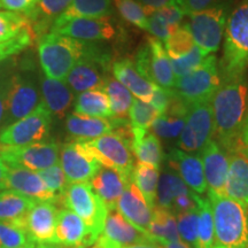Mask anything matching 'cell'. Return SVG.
I'll return each mask as SVG.
<instances>
[{"mask_svg": "<svg viewBox=\"0 0 248 248\" xmlns=\"http://www.w3.org/2000/svg\"><path fill=\"white\" fill-rule=\"evenodd\" d=\"M159 116V111L152 106L151 102L133 99L129 111V120L132 128L148 130Z\"/></svg>", "mask_w": 248, "mask_h": 248, "instance_id": "60d3db41", "label": "cell"}, {"mask_svg": "<svg viewBox=\"0 0 248 248\" xmlns=\"http://www.w3.org/2000/svg\"><path fill=\"white\" fill-rule=\"evenodd\" d=\"M161 248H192L181 239L177 241H171V243H157Z\"/></svg>", "mask_w": 248, "mask_h": 248, "instance_id": "680465c9", "label": "cell"}, {"mask_svg": "<svg viewBox=\"0 0 248 248\" xmlns=\"http://www.w3.org/2000/svg\"><path fill=\"white\" fill-rule=\"evenodd\" d=\"M123 248H161L156 243H141V244H136L131 245V246L123 247Z\"/></svg>", "mask_w": 248, "mask_h": 248, "instance_id": "94428289", "label": "cell"}, {"mask_svg": "<svg viewBox=\"0 0 248 248\" xmlns=\"http://www.w3.org/2000/svg\"><path fill=\"white\" fill-rule=\"evenodd\" d=\"M247 210V223H248V209H246Z\"/></svg>", "mask_w": 248, "mask_h": 248, "instance_id": "03108f58", "label": "cell"}, {"mask_svg": "<svg viewBox=\"0 0 248 248\" xmlns=\"http://www.w3.org/2000/svg\"><path fill=\"white\" fill-rule=\"evenodd\" d=\"M207 193L214 222V247L248 248L246 208L226 195Z\"/></svg>", "mask_w": 248, "mask_h": 248, "instance_id": "277c9868", "label": "cell"}, {"mask_svg": "<svg viewBox=\"0 0 248 248\" xmlns=\"http://www.w3.org/2000/svg\"><path fill=\"white\" fill-rule=\"evenodd\" d=\"M77 140L91 152V154L101 167L115 170L126 181H131L133 171V153L131 147L132 128L128 122L117 126L111 131L100 137L90 140Z\"/></svg>", "mask_w": 248, "mask_h": 248, "instance_id": "5b68a950", "label": "cell"}, {"mask_svg": "<svg viewBox=\"0 0 248 248\" xmlns=\"http://www.w3.org/2000/svg\"><path fill=\"white\" fill-rule=\"evenodd\" d=\"M52 125V114L44 102L27 116L9 124L0 131L1 146H26L44 141Z\"/></svg>", "mask_w": 248, "mask_h": 248, "instance_id": "9c48e42d", "label": "cell"}, {"mask_svg": "<svg viewBox=\"0 0 248 248\" xmlns=\"http://www.w3.org/2000/svg\"><path fill=\"white\" fill-rule=\"evenodd\" d=\"M74 113L97 119L111 120L109 99L104 89L79 93L74 104Z\"/></svg>", "mask_w": 248, "mask_h": 248, "instance_id": "4dcf8cb0", "label": "cell"}, {"mask_svg": "<svg viewBox=\"0 0 248 248\" xmlns=\"http://www.w3.org/2000/svg\"><path fill=\"white\" fill-rule=\"evenodd\" d=\"M150 241L155 243L150 235L142 233L114 210L108 213L102 233L94 244L99 248H123Z\"/></svg>", "mask_w": 248, "mask_h": 248, "instance_id": "2e32d148", "label": "cell"}, {"mask_svg": "<svg viewBox=\"0 0 248 248\" xmlns=\"http://www.w3.org/2000/svg\"><path fill=\"white\" fill-rule=\"evenodd\" d=\"M131 147L138 163L148 164L156 169L160 168L164 159V153L159 138L153 132L144 129L132 128Z\"/></svg>", "mask_w": 248, "mask_h": 248, "instance_id": "f1b7e54d", "label": "cell"}, {"mask_svg": "<svg viewBox=\"0 0 248 248\" xmlns=\"http://www.w3.org/2000/svg\"><path fill=\"white\" fill-rule=\"evenodd\" d=\"M195 201H197L198 213H199L195 248H214L215 235H214V222L209 200L203 199L200 195L195 194Z\"/></svg>", "mask_w": 248, "mask_h": 248, "instance_id": "74e56055", "label": "cell"}, {"mask_svg": "<svg viewBox=\"0 0 248 248\" xmlns=\"http://www.w3.org/2000/svg\"><path fill=\"white\" fill-rule=\"evenodd\" d=\"M111 14V0H73L52 26H57L73 18H98Z\"/></svg>", "mask_w": 248, "mask_h": 248, "instance_id": "f546056e", "label": "cell"}, {"mask_svg": "<svg viewBox=\"0 0 248 248\" xmlns=\"http://www.w3.org/2000/svg\"><path fill=\"white\" fill-rule=\"evenodd\" d=\"M38 0H0V8L26 15L28 17L37 5Z\"/></svg>", "mask_w": 248, "mask_h": 248, "instance_id": "f5cc1de1", "label": "cell"}, {"mask_svg": "<svg viewBox=\"0 0 248 248\" xmlns=\"http://www.w3.org/2000/svg\"><path fill=\"white\" fill-rule=\"evenodd\" d=\"M108 62L106 55L94 47L74 66L64 82L71 91L78 94L90 90L104 89L108 77Z\"/></svg>", "mask_w": 248, "mask_h": 248, "instance_id": "4fadbf2b", "label": "cell"}, {"mask_svg": "<svg viewBox=\"0 0 248 248\" xmlns=\"http://www.w3.org/2000/svg\"><path fill=\"white\" fill-rule=\"evenodd\" d=\"M33 40V30L28 31L17 38H15L11 42L2 43L0 44V62L11 59L14 55H16L26 49L28 46L31 45Z\"/></svg>", "mask_w": 248, "mask_h": 248, "instance_id": "7dc6e473", "label": "cell"}, {"mask_svg": "<svg viewBox=\"0 0 248 248\" xmlns=\"http://www.w3.org/2000/svg\"><path fill=\"white\" fill-rule=\"evenodd\" d=\"M113 2L124 20L140 29L148 30V18L136 0H113Z\"/></svg>", "mask_w": 248, "mask_h": 248, "instance_id": "ee69618b", "label": "cell"}, {"mask_svg": "<svg viewBox=\"0 0 248 248\" xmlns=\"http://www.w3.org/2000/svg\"><path fill=\"white\" fill-rule=\"evenodd\" d=\"M94 46L70 37L49 32L38 40V57L45 77L64 82L74 66Z\"/></svg>", "mask_w": 248, "mask_h": 248, "instance_id": "3957f363", "label": "cell"}, {"mask_svg": "<svg viewBox=\"0 0 248 248\" xmlns=\"http://www.w3.org/2000/svg\"><path fill=\"white\" fill-rule=\"evenodd\" d=\"M35 201L30 198L6 190L0 192V221L17 223L22 221Z\"/></svg>", "mask_w": 248, "mask_h": 248, "instance_id": "836d02e7", "label": "cell"}, {"mask_svg": "<svg viewBox=\"0 0 248 248\" xmlns=\"http://www.w3.org/2000/svg\"><path fill=\"white\" fill-rule=\"evenodd\" d=\"M38 175L43 179V182L45 183V185L47 186L48 190L59 198H61L67 186L69 185L60 163H57L47 169L42 170V171L38 172Z\"/></svg>", "mask_w": 248, "mask_h": 248, "instance_id": "bcb514c9", "label": "cell"}, {"mask_svg": "<svg viewBox=\"0 0 248 248\" xmlns=\"http://www.w3.org/2000/svg\"><path fill=\"white\" fill-rule=\"evenodd\" d=\"M159 178V169L144 163H137L131 175V182L140 192L152 210L156 206L155 201H156Z\"/></svg>", "mask_w": 248, "mask_h": 248, "instance_id": "e575fe53", "label": "cell"}, {"mask_svg": "<svg viewBox=\"0 0 248 248\" xmlns=\"http://www.w3.org/2000/svg\"><path fill=\"white\" fill-rule=\"evenodd\" d=\"M36 248H67L59 244H36Z\"/></svg>", "mask_w": 248, "mask_h": 248, "instance_id": "6125c7cd", "label": "cell"}, {"mask_svg": "<svg viewBox=\"0 0 248 248\" xmlns=\"http://www.w3.org/2000/svg\"><path fill=\"white\" fill-rule=\"evenodd\" d=\"M224 33L218 64L221 83L244 77L248 68V0H243L229 15Z\"/></svg>", "mask_w": 248, "mask_h": 248, "instance_id": "7a4b0ae2", "label": "cell"}, {"mask_svg": "<svg viewBox=\"0 0 248 248\" xmlns=\"http://www.w3.org/2000/svg\"><path fill=\"white\" fill-rule=\"evenodd\" d=\"M8 167L0 157V191L6 190V177H7Z\"/></svg>", "mask_w": 248, "mask_h": 248, "instance_id": "6f0895ef", "label": "cell"}, {"mask_svg": "<svg viewBox=\"0 0 248 248\" xmlns=\"http://www.w3.org/2000/svg\"><path fill=\"white\" fill-rule=\"evenodd\" d=\"M39 89L27 74H14L8 84L4 128L33 111L42 102ZM2 128V129H4Z\"/></svg>", "mask_w": 248, "mask_h": 248, "instance_id": "7c38bea8", "label": "cell"}, {"mask_svg": "<svg viewBox=\"0 0 248 248\" xmlns=\"http://www.w3.org/2000/svg\"><path fill=\"white\" fill-rule=\"evenodd\" d=\"M90 248H99V247L97 246V245H95V244H94V245H92V246H91V247H90Z\"/></svg>", "mask_w": 248, "mask_h": 248, "instance_id": "e7e4bbea", "label": "cell"}, {"mask_svg": "<svg viewBox=\"0 0 248 248\" xmlns=\"http://www.w3.org/2000/svg\"><path fill=\"white\" fill-rule=\"evenodd\" d=\"M200 159L202 161L207 192L224 195L229 172L228 153L215 139H212L200 151Z\"/></svg>", "mask_w": 248, "mask_h": 248, "instance_id": "ac0fdd59", "label": "cell"}, {"mask_svg": "<svg viewBox=\"0 0 248 248\" xmlns=\"http://www.w3.org/2000/svg\"><path fill=\"white\" fill-rule=\"evenodd\" d=\"M248 84L246 77L221 83L212 99L214 136L226 153L243 150L241 131L246 117Z\"/></svg>", "mask_w": 248, "mask_h": 248, "instance_id": "6da1fadb", "label": "cell"}, {"mask_svg": "<svg viewBox=\"0 0 248 248\" xmlns=\"http://www.w3.org/2000/svg\"><path fill=\"white\" fill-rule=\"evenodd\" d=\"M148 234L155 243H171L179 240L176 217L168 209L155 206L148 229Z\"/></svg>", "mask_w": 248, "mask_h": 248, "instance_id": "d6a6232c", "label": "cell"}, {"mask_svg": "<svg viewBox=\"0 0 248 248\" xmlns=\"http://www.w3.org/2000/svg\"><path fill=\"white\" fill-rule=\"evenodd\" d=\"M119 122L114 120L97 119L76 113L67 114L66 129L70 136L80 140H90L114 131Z\"/></svg>", "mask_w": 248, "mask_h": 248, "instance_id": "4316f807", "label": "cell"}, {"mask_svg": "<svg viewBox=\"0 0 248 248\" xmlns=\"http://www.w3.org/2000/svg\"><path fill=\"white\" fill-rule=\"evenodd\" d=\"M60 200L67 209L75 213L85 223L92 238L97 241L109 212L100 198L93 192L90 183L69 184Z\"/></svg>", "mask_w": 248, "mask_h": 248, "instance_id": "52a82bcc", "label": "cell"}, {"mask_svg": "<svg viewBox=\"0 0 248 248\" xmlns=\"http://www.w3.org/2000/svg\"><path fill=\"white\" fill-rule=\"evenodd\" d=\"M20 248H36V243H33V241H29V243L24 245V246L20 247Z\"/></svg>", "mask_w": 248, "mask_h": 248, "instance_id": "be15d7a7", "label": "cell"}, {"mask_svg": "<svg viewBox=\"0 0 248 248\" xmlns=\"http://www.w3.org/2000/svg\"><path fill=\"white\" fill-rule=\"evenodd\" d=\"M168 163L169 168L177 173L186 186L195 194L201 195L207 191L200 155L186 153L179 148H173L168 155Z\"/></svg>", "mask_w": 248, "mask_h": 248, "instance_id": "ffe728a7", "label": "cell"}, {"mask_svg": "<svg viewBox=\"0 0 248 248\" xmlns=\"http://www.w3.org/2000/svg\"><path fill=\"white\" fill-rule=\"evenodd\" d=\"M214 248H225V247H214Z\"/></svg>", "mask_w": 248, "mask_h": 248, "instance_id": "003e7915", "label": "cell"}, {"mask_svg": "<svg viewBox=\"0 0 248 248\" xmlns=\"http://www.w3.org/2000/svg\"><path fill=\"white\" fill-rule=\"evenodd\" d=\"M9 73H11V64H9L6 60L0 62V80L11 75Z\"/></svg>", "mask_w": 248, "mask_h": 248, "instance_id": "91938a15", "label": "cell"}, {"mask_svg": "<svg viewBox=\"0 0 248 248\" xmlns=\"http://www.w3.org/2000/svg\"><path fill=\"white\" fill-rule=\"evenodd\" d=\"M229 172L224 195L248 209V157L243 150L228 154Z\"/></svg>", "mask_w": 248, "mask_h": 248, "instance_id": "603a6c76", "label": "cell"}, {"mask_svg": "<svg viewBox=\"0 0 248 248\" xmlns=\"http://www.w3.org/2000/svg\"><path fill=\"white\" fill-rule=\"evenodd\" d=\"M31 30L32 24L26 15L0 11V44L11 42Z\"/></svg>", "mask_w": 248, "mask_h": 248, "instance_id": "f35d334b", "label": "cell"}, {"mask_svg": "<svg viewBox=\"0 0 248 248\" xmlns=\"http://www.w3.org/2000/svg\"><path fill=\"white\" fill-rule=\"evenodd\" d=\"M221 86L218 62L214 54L207 55L201 64L191 73L176 79L172 92L186 106L212 101Z\"/></svg>", "mask_w": 248, "mask_h": 248, "instance_id": "8992f818", "label": "cell"}, {"mask_svg": "<svg viewBox=\"0 0 248 248\" xmlns=\"http://www.w3.org/2000/svg\"><path fill=\"white\" fill-rule=\"evenodd\" d=\"M173 95H175V93L172 92V90H164L160 86L155 85L153 95H152L150 102L152 106L159 111L160 115H163L168 110Z\"/></svg>", "mask_w": 248, "mask_h": 248, "instance_id": "f907efd6", "label": "cell"}, {"mask_svg": "<svg viewBox=\"0 0 248 248\" xmlns=\"http://www.w3.org/2000/svg\"><path fill=\"white\" fill-rule=\"evenodd\" d=\"M176 223L179 239L195 248L198 237V223H199V213L197 208L190 212L176 214Z\"/></svg>", "mask_w": 248, "mask_h": 248, "instance_id": "b9f144b4", "label": "cell"}, {"mask_svg": "<svg viewBox=\"0 0 248 248\" xmlns=\"http://www.w3.org/2000/svg\"><path fill=\"white\" fill-rule=\"evenodd\" d=\"M11 76L5 77L4 79L0 80V131L4 128V120L6 115V102H7V92L8 84Z\"/></svg>", "mask_w": 248, "mask_h": 248, "instance_id": "db71d44e", "label": "cell"}, {"mask_svg": "<svg viewBox=\"0 0 248 248\" xmlns=\"http://www.w3.org/2000/svg\"><path fill=\"white\" fill-rule=\"evenodd\" d=\"M40 94L43 102L47 109L51 111L52 116L59 119L67 116L68 110L74 101V93L66 82L51 79L44 77L40 83Z\"/></svg>", "mask_w": 248, "mask_h": 248, "instance_id": "83f0119b", "label": "cell"}, {"mask_svg": "<svg viewBox=\"0 0 248 248\" xmlns=\"http://www.w3.org/2000/svg\"><path fill=\"white\" fill-rule=\"evenodd\" d=\"M59 210L55 203L35 201L22 221L17 224L36 244H57L55 225Z\"/></svg>", "mask_w": 248, "mask_h": 248, "instance_id": "9a60e30c", "label": "cell"}, {"mask_svg": "<svg viewBox=\"0 0 248 248\" xmlns=\"http://www.w3.org/2000/svg\"><path fill=\"white\" fill-rule=\"evenodd\" d=\"M156 13L159 14L161 18H162L164 22L167 23V26L171 29L172 33L178 29L179 26H181L183 17H184L185 15L184 12H183L182 9L172 1V0H170L166 6H163L162 8H160L159 11H156Z\"/></svg>", "mask_w": 248, "mask_h": 248, "instance_id": "c3c4849f", "label": "cell"}, {"mask_svg": "<svg viewBox=\"0 0 248 248\" xmlns=\"http://www.w3.org/2000/svg\"><path fill=\"white\" fill-rule=\"evenodd\" d=\"M214 136L212 101L188 106L184 129L179 136V150L192 153L200 152Z\"/></svg>", "mask_w": 248, "mask_h": 248, "instance_id": "8fae6325", "label": "cell"}, {"mask_svg": "<svg viewBox=\"0 0 248 248\" xmlns=\"http://www.w3.org/2000/svg\"><path fill=\"white\" fill-rule=\"evenodd\" d=\"M55 238L57 244L67 248H88L95 243L85 223L67 208L58 213Z\"/></svg>", "mask_w": 248, "mask_h": 248, "instance_id": "44dd1931", "label": "cell"}, {"mask_svg": "<svg viewBox=\"0 0 248 248\" xmlns=\"http://www.w3.org/2000/svg\"><path fill=\"white\" fill-rule=\"evenodd\" d=\"M188 192H191V190L177 173L172 169L164 170L160 175L159 184H157L156 199L159 201V204L156 206L170 210L173 200L179 195L186 194Z\"/></svg>", "mask_w": 248, "mask_h": 248, "instance_id": "d590c367", "label": "cell"}, {"mask_svg": "<svg viewBox=\"0 0 248 248\" xmlns=\"http://www.w3.org/2000/svg\"><path fill=\"white\" fill-rule=\"evenodd\" d=\"M31 241L17 223L0 221V248H20Z\"/></svg>", "mask_w": 248, "mask_h": 248, "instance_id": "7bdbcfd3", "label": "cell"}, {"mask_svg": "<svg viewBox=\"0 0 248 248\" xmlns=\"http://www.w3.org/2000/svg\"><path fill=\"white\" fill-rule=\"evenodd\" d=\"M195 46L193 37L186 24L179 27L175 32L171 33L168 39L164 42V48L170 59L183 57L187 54Z\"/></svg>", "mask_w": 248, "mask_h": 248, "instance_id": "ab89813d", "label": "cell"}, {"mask_svg": "<svg viewBox=\"0 0 248 248\" xmlns=\"http://www.w3.org/2000/svg\"><path fill=\"white\" fill-rule=\"evenodd\" d=\"M114 76L139 100L150 102L153 95L155 84L141 75L129 59H121L111 64Z\"/></svg>", "mask_w": 248, "mask_h": 248, "instance_id": "484cf974", "label": "cell"}, {"mask_svg": "<svg viewBox=\"0 0 248 248\" xmlns=\"http://www.w3.org/2000/svg\"><path fill=\"white\" fill-rule=\"evenodd\" d=\"M115 212L123 216L130 224L137 228L142 233L148 234V229L152 221V210L144 197L132 182L126 185L125 190L117 201Z\"/></svg>", "mask_w": 248, "mask_h": 248, "instance_id": "7402d4cb", "label": "cell"}, {"mask_svg": "<svg viewBox=\"0 0 248 248\" xmlns=\"http://www.w3.org/2000/svg\"><path fill=\"white\" fill-rule=\"evenodd\" d=\"M59 163L66 175L68 184L90 183L101 169L98 160L77 139L62 146Z\"/></svg>", "mask_w": 248, "mask_h": 248, "instance_id": "5bb4252c", "label": "cell"}, {"mask_svg": "<svg viewBox=\"0 0 248 248\" xmlns=\"http://www.w3.org/2000/svg\"><path fill=\"white\" fill-rule=\"evenodd\" d=\"M147 45L150 48L147 80L164 90H172L176 77L173 75L171 61L163 43L154 37H150L147 39Z\"/></svg>", "mask_w": 248, "mask_h": 248, "instance_id": "cb8c5ba5", "label": "cell"}, {"mask_svg": "<svg viewBox=\"0 0 248 248\" xmlns=\"http://www.w3.org/2000/svg\"><path fill=\"white\" fill-rule=\"evenodd\" d=\"M141 8L144 9L146 16H151L154 12L159 11L163 6H166L170 0H136Z\"/></svg>", "mask_w": 248, "mask_h": 248, "instance_id": "11a10c76", "label": "cell"}, {"mask_svg": "<svg viewBox=\"0 0 248 248\" xmlns=\"http://www.w3.org/2000/svg\"><path fill=\"white\" fill-rule=\"evenodd\" d=\"M241 146H243V152L248 157V113L245 117L243 131H241Z\"/></svg>", "mask_w": 248, "mask_h": 248, "instance_id": "9f6ffc18", "label": "cell"}, {"mask_svg": "<svg viewBox=\"0 0 248 248\" xmlns=\"http://www.w3.org/2000/svg\"><path fill=\"white\" fill-rule=\"evenodd\" d=\"M104 90L109 99L111 120L116 122H126L133 102L131 93L119 80L110 76L107 77Z\"/></svg>", "mask_w": 248, "mask_h": 248, "instance_id": "1f68e13d", "label": "cell"}, {"mask_svg": "<svg viewBox=\"0 0 248 248\" xmlns=\"http://www.w3.org/2000/svg\"><path fill=\"white\" fill-rule=\"evenodd\" d=\"M188 16L190 21L186 26L193 37L194 44L206 55L217 52L222 43L229 17L228 1L219 2Z\"/></svg>", "mask_w": 248, "mask_h": 248, "instance_id": "ba28073f", "label": "cell"}, {"mask_svg": "<svg viewBox=\"0 0 248 248\" xmlns=\"http://www.w3.org/2000/svg\"><path fill=\"white\" fill-rule=\"evenodd\" d=\"M73 0H38L35 9L28 16L31 24L38 30H44L47 24L53 23L55 18L63 13Z\"/></svg>", "mask_w": 248, "mask_h": 248, "instance_id": "8d00e7d4", "label": "cell"}, {"mask_svg": "<svg viewBox=\"0 0 248 248\" xmlns=\"http://www.w3.org/2000/svg\"><path fill=\"white\" fill-rule=\"evenodd\" d=\"M0 157L8 168H23L39 172L59 163L60 146L53 140H44L26 146H1Z\"/></svg>", "mask_w": 248, "mask_h": 248, "instance_id": "30bf717a", "label": "cell"}, {"mask_svg": "<svg viewBox=\"0 0 248 248\" xmlns=\"http://www.w3.org/2000/svg\"><path fill=\"white\" fill-rule=\"evenodd\" d=\"M6 190L17 192L33 201L55 203L60 200V198L48 190L38 172L23 168H8Z\"/></svg>", "mask_w": 248, "mask_h": 248, "instance_id": "d6986e66", "label": "cell"}, {"mask_svg": "<svg viewBox=\"0 0 248 248\" xmlns=\"http://www.w3.org/2000/svg\"><path fill=\"white\" fill-rule=\"evenodd\" d=\"M206 57L207 55L195 45L187 54L179 58L170 59L173 75H175L176 79L181 78V77L185 76L186 74L191 73L192 70L195 69V68L199 67L201 62L203 61V59Z\"/></svg>", "mask_w": 248, "mask_h": 248, "instance_id": "f6af8a7d", "label": "cell"}, {"mask_svg": "<svg viewBox=\"0 0 248 248\" xmlns=\"http://www.w3.org/2000/svg\"><path fill=\"white\" fill-rule=\"evenodd\" d=\"M130 182L131 181H126L115 170L101 167L97 175L91 179L90 185L93 192L100 198L105 206L107 207L108 212H114L117 201Z\"/></svg>", "mask_w": 248, "mask_h": 248, "instance_id": "d4e9b609", "label": "cell"}, {"mask_svg": "<svg viewBox=\"0 0 248 248\" xmlns=\"http://www.w3.org/2000/svg\"><path fill=\"white\" fill-rule=\"evenodd\" d=\"M49 32L92 43L114 38L116 30L109 16L98 18H73L67 22L51 26Z\"/></svg>", "mask_w": 248, "mask_h": 248, "instance_id": "e0dca14e", "label": "cell"}, {"mask_svg": "<svg viewBox=\"0 0 248 248\" xmlns=\"http://www.w3.org/2000/svg\"><path fill=\"white\" fill-rule=\"evenodd\" d=\"M172 1L184 12L185 15H191L226 0H172Z\"/></svg>", "mask_w": 248, "mask_h": 248, "instance_id": "681fc988", "label": "cell"}, {"mask_svg": "<svg viewBox=\"0 0 248 248\" xmlns=\"http://www.w3.org/2000/svg\"><path fill=\"white\" fill-rule=\"evenodd\" d=\"M148 31L152 33L154 38L159 39L160 42H166L169 38L172 31L167 26V23L161 18L159 14L155 12L148 18Z\"/></svg>", "mask_w": 248, "mask_h": 248, "instance_id": "816d5d0a", "label": "cell"}]
</instances>
